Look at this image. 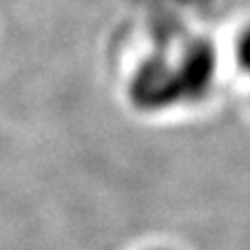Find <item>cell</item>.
Masks as SVG:
<instances>
[{"mask_svg": "<svg viewBox=\"0 0 250 250\" xmlns=\"http://www.w3.org/2000/svg\"><path fill=\"white\" fill-rule=\"evenodd\" d=\"M152 250H169V248H152Z\"/></svg>", "mask_w": 250, "mask_h": 250, "instance_id": "7a4b0ae2", "label": "cell"}, {"mask_svg": "<svg viewBox=\"0 0 250 250\" xmlns=\"http://www.w3.org/2000/svg\"><path fill=\"white\" fill-rule=\"evenodd\" d=\"M236 54H238V61H240L242 69L250 73V27H246V29L240 34Z\"/></svg>", "mask_w": 250, "mask_h": 250, "instance_id": "6da1fadb", "label": "cell"}]
</instances>
